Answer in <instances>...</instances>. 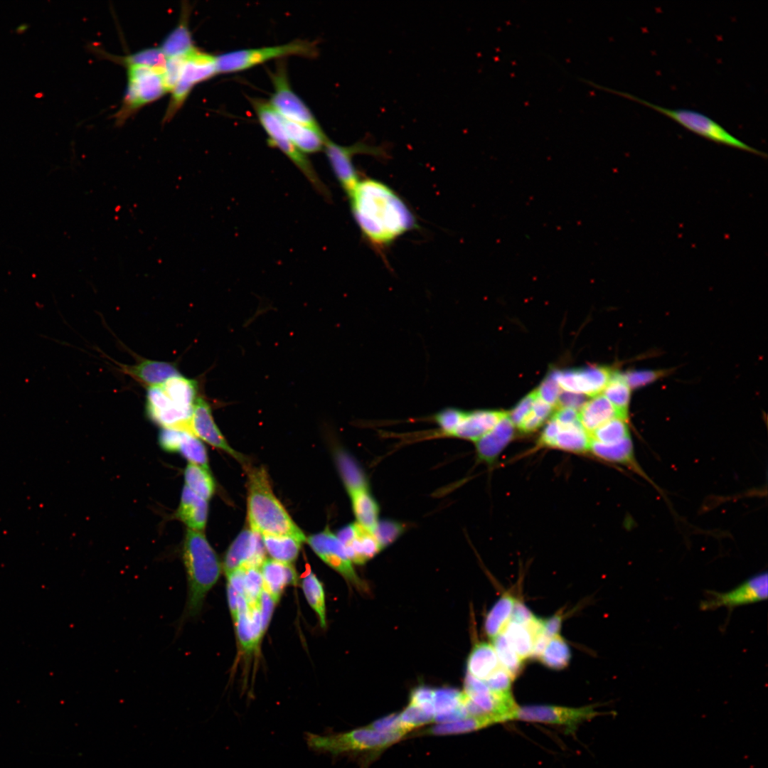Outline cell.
Wrapping results in <instances>:
<instances>
[{
	"mask_svg": "<svg viewBox=\"0 0 768 768\" xmlns=\"http://www.w3.org/2000/svg\"><path fill=\"white\" fill-rule=\"evenodd\" d=\"M348 196L362 235L377 249L385 248L417 226L409 206L383 182L359 179Z\"/></svg>",
	"mask_w": 768,
	"mask_h": 768,
	"instance_id": "cell-1",
	"label": "cell"
},
{
	"mask_svg": "<svg viewBox=\"0 0 768 768\" xmlns=\"http://www.w3.org/2000/svg\"><path fill=\"white\" fill-rule=\"evenodd\" d=\"M181 558L187 580V596L183 611L176 622V632L201 612L208 592L221 573L218 555L205 535L188 529L181 550Z\"/></svg>",
	"mask_w": 768,
	"mask_h": 768,
	"instance_id": "cell-2",
	"label": "cell"
},
{
	"mask_svg": "<svg viewBox=\"0 0 768 768\" xmlns=\"http://www.w3.org/2000/svg\"><path fill=\"white\" fill-rule=\"evenodd\" d=\"M247 516L250 529L260 535H289L302 542L306 538L272 490L266 471H249Z\"/></svg>",
	"mask_w": 768,
	"mask_h": 768,
	"instance_id": "cell-3",
	"label": "cell"
},
{
	"mask_svg": "<svg viewBox=\"0 0 768 768\" xmlns=\"http://www.w3.org/2000/svg\"><path fill=\"white\" fill-rule=\"evenodd\" d=\"M406 734L404 731L381 732L366 727L336 734L308 732L305 740L309 748L314 752L338 755L349 752H379L399 742Z\"/></svg>",
	"mask_w": 768,
	"mask_h": 768,
	"instance_id": "cell-4",
	"label": "cell"
},
{
	"mask_svg": "<svg viewBox=\"0 0 768 768\" xmlns=\"http://www.w3.org/2000/svg\"><path fill=\"white\" fill-rule=\"evenodd\" d=\"M600 88L647 106L667 116L689 131L712 142L751 152L761 156H766L765 154L740 140L722 125L703 113L686 109H669L653 104L627 92L605 87H601Z\"/></svg>",
	"mask_w": 768,
	"mask_h": 768,
	"instance_id": "cell-5",
	"label": "cell"
},
{
	"mask_svg": "<svg viewBox=\"0 0 768 768\" xmlns=\"http://www.w3.org/2000/svg\"><path fill=\"white\" fill-rule=\"evenodd\" d=\"M250 101L257 119L268 137V144L283 152L303 173L314 188L329 198V192L316 174L312 164L287 136L282 118L265 100L252 98Z\"/></svg>",
	"mask_w": 768,
	"mask_h": 768,
	"instance_id": "cell-6",
	"label": "cell"
},
{
	"mask_svg": "<svg viewBox=\"0 0 768 768\" xmlns=\"http://www.w3.org/2000/svg\"><path fill=\"white\" fill-rule=\"evenodd\" d=\"M316 46L307 40H294L285 44L227 52L215 56L218 73H231L252 68L267 61L296 55L314 58Z\"/></svg>",
	"mask_w": 768,
	"mask_h": 768,
	"instance_id": "cell-7",
	"label": "cell"
},
{
	"mask_svg": "<svg viewBox=\"0 0 768 768\" xmlns=\"http://www.w3.org/2000/svg\"><path fill=\"white\" fill-rule=\"evenodd\" d=\"M127 68V87L121 107L115 115L117 124H123L137 110L166 92L162 73L145 66L129 65Z\"/></svg>",
	"mask_w": 768,
	"mask_h": 768,
	"instance_id": "cell-8",
	"label": "cell"
},
{
	"mask_svg": "<svg viewBox=\"0 0 768 768\" xmlns=\"http://www.w3.org/2000/svg\"><path fill=\"white\" fill-rule=\"evenodd\" d=\"M218 74L215 56L195 48L186 55L179 79L171 91V97L164 118L171 120L187 99L196 84Z\"/></svg>",
	"mask_w": 768,
	"mask_h": 768,
	"instance_id": "cell-9",
	"label": "cell"
},
{
	"mask_svg": "<svg viewBox=\"0 0 768 768\" xmlns=\"http://www.w3.org/2000/svg\"><path fill=\"white\" fill-rule=\"evenodd\" d=\"M599 713L593 705L578 708L553 705L518 706L511 721L541 723L563 727L574 731L581 723L588 721Z\"/></svg>",
	"mask_w": 768,
	"mask_h": 768,
	"instance_id": "cell-10",
	"label": "cell"
},
{
	"mask_svg": "<svg viewBox=\"0 0 768 768\" xmlns=\"http://www.w3.org/2000/svg\"><path fill=\"white\" fill-rule=\"evenodd\" d=\"M270 74L274 88L269 102L272 108L284 119L321 129L309 108L289 85L284 64L279 63Z\"/></svg>",
	"mask_w": 768,
	"mask_h": 768,
	"instance_id": "cell-11",
	"label": "cell"
},
{
	"mask_svg": "<svg viewBox=\"0 0 768 768\" xmlns=\"http://www.w3.org/2000/svg\"><path fill=\"white\" fill-rule=\"evenodd\" d=\"M768 597V574L767 571L757 573L732 590L720 592L706 591V597L700 603L701 610H714L724 607H735L766 600Z\"/></svg>",
	"mask_w": 768,
	"mask_h": 768,
	"instance_id": "cell-12",
	"label": "cell"
},
{
	"mask_svg": "<svg viewBox=\"0 0 768 768\" xmlns=\"http://www.w3.org/2000/svg\"><path fill=\"white\" fill-rule=\"evenodd\" d=\"M331 167L343 189L348 194L358 181L359 174L353 164V156L357 154H368L383 156L385 151L380 146L357 142L351 146H342L329 139L324 149Z\"/></svg>",
	"mask_w": 768,
	"mask_h": 768,
	"instance_id": "cell-13",
	"label": "cell"
},
{
	"mask_svg": "<svg viewBox=\"0 0 768 768\" xmlns=\"http://www.w3.org/2000/svg\"><path fill=\"white\" fill-rule=\"evenodd\" d=\"M306 541L324 562L338 572L358 589L366 590V586L358 577L343 544L336 535L326 528L309 536Z\"/></svg>",
	"mask_w": 768,
	"mask_h": 768,
	"instance_id": "cell-14",
	"label": "cell"
},
{
	"mask_svg": "<svg viewBox=\"0 0 768 768\" xmlns=\"http://www.w3.org/2000/svg\"><path fill=\"white\" fill-rule=\"evenodd\" d=\"M146 412L151 421L163 428L191 432L190 422L193 411L176 405L168 397L160 385L148 387Z\"/></svg>",
	"mask_w": 768,
	"mask_h": 768,
	"instance_id": "cell-15",
	"label": "cell"
},
{
	"mask_svg": "<svg viewBox=\"0 0 768 768\" xmlns=\"http://www.w3.org/2000/svg\"><path fill=\"white\" fill-rule=\"evenodd\" d=\"M265 550L260 534L251 529L242 530L225 555L223 567L225 575L239 568L260 567L265 560Z\"/></svg>",
	"mask_w": 768,
	"mask_h": 768,
	"instance_id": "cell-16",
	"label": "cell"
},
{
	"mask_svg": "<svg viewBox=\"0 0 768 768\" xmlns=\"http://www.w3.org/2000/svg\"><path fill=\"white\" fill-rule=\"evenodd\" d=\"M612 371L609 368L597 366L559 371L558 382L566 391L594 397L604 390Z\"/></svg>",
	"mask_w": 768,
	"mask_h": 768,
	"instance_id": "cell-17",
	"label": "cell"
},
{
	"mask_svg": "<svg viewBox=\"0 0 768 768\" xmlns=\"http://www.w3.org/2000/svg\"><path fill=\"white\" fill-rule=\"evenodd\" d=\"M190 431L200 439L245 463L243 456L228 444L214 421L210 404L201 397H198L193 407Z\"/></svg>",
	"mask_w": 768,
	"mask_h": 768,
	"instance_id": "cell-18",
	"label": "cell"
},
{
	"mask_svg": "<svg viewBox=\"0 0 768 768\" xmlns=\"http://www.w3.org/2000/svg\"><path fill=\"white\" fill-rule=\"evenodd\" d=\"M351 562L364 564L382 549L371 530L358 523L342 528L336 535Z\"/></svg>",
	"mask_w": 768,
	"mask_h": 768,
	"instance_id": "cell-19",
	"label": "cell"
},
{
	"mask_svg": "<svg viewBox=\"0 0 768 768\" xmlns=\"http://www.w3.org/2000/svg\"><path fill=\"white\" fill-rule=\"evenodd\" d=\"M239 642L247 652L257 646L263 634L259 607H250L243 595L238 594L237 615L234 619Z\"/></svg>",
	"mask_w": 768,
	"mask_h": 768,
	"instance_id": "cell-20",
	"label": "cell"
},
{
	"mask_svg": "<svg viewBox=\"0 0 768 768\" xmlns=\"http://www.w3.org/2000/svg\"><path fill=\"white\" fill-rule=\"evenodd\" d=\"M506 412L488 410L465 411L451 437L477 442L506 415Z\"/></svg>",
	"mask_w": 768,
	"mask_h": 768,
	"instance_id": "cell-21",
	"label": "cell"
},
{
	"mask_svg": "<svg viewBox=\"0 0 768 768\" xmlns=\"http://www.w3.org/2000/svg\"><path fill=\"white\" fill-rule=\"evenodd\" d=\"M513 434L514 425L507 412L491 430L476 442L479 460L488 464L494 463L511 442Z\"/></svg>",
	"mask_w": 768,
	"mask_h": 768,
	"instance_id": "cell-22",
	"label": "cell"
},
{
	"mask_svg": "<svg viewBox=\"0 0 768 768\" xmlns=\"http://www.w3.org/2000/svg\"><path fill=\"white\" fill-rule=\"evenodd\" d=\"M121 370L148 387L161 385L180 374L175 363L148 359L132 366H122Z\"/></svg>",
	"mask_w": 768,
	"mask_h": 768,
	"instance_id": "cell-23",
	"label": "cell"
},
{
	"mask_svg": "<svg viewBox=\"0 0 768 768\" xmlns=\"http://www.w3.org/2000/svg\"><path fill=\"white\" fill-rule=\"evenodd\" d=\"M260 569L263 580V590L269 593L276 602L279 601L286 586L297 583V575L290 563L265 559Z\"/></svg>",
	"mask_w": 768,
	"mask_h": 768,
	"instance_id": "cell-24",
	"label": "cell"
},
{
	"mask_svg": "<svg viewBox=\"0 0 768 768\" xmlns=\"http://www.w3.org/2000/svg\"><path fill=\"white\" fill-rule=\"evenodd\" d=\"M208 501L197 495L186 486L182 490L181 501L176 513V518L191 530L204 529L208 518Z\"/></svg>",
	"mask_w": 768,
	"mask_h": 768,
	"instance_id": "cell-25",
	"label": "cell"
},
{
	"mask_svg": "<svg viewBox=\"0 0 768 768\" xmlns=\"http://www.w3.org/2000/svg\"><path fill=\"white\" fill-rule=\"evenodd\" d=\"M578 415L581 425L589 434L610 420L619 418L625 420L616 407L601 394L586 402Z\"/></svg>",
	"mask_w": 768,
	"mask_h": 768,
	"instance_id": "cell-26",
	"label": "cell"
},
{
	"mask_svg": "<svg viewBox=\"0 0 768 768\" xmlns=\"http://www.w3.org/2000/svg\"><path fill=\"white\" fill-rule=\"evenodd\" d=\"M189 6H183L176 26L165 37L160 49L168 58L184 55L196 48L188 27Z\"/></svg>",
	"mask_w": 768,
	"mask_h": 768,
	"instance_id": "cell-27",
	"label": "cell"
},
{
	"mask_svg": "<svg viewBox=\"0 0 768 768\" xmlns=\"http://www.w3.org/2000/svg\"><path fill=\"white\" fill-rule=\"evenodd\" d=\"M589 450L603 460L626 465L642 474L634 457L631 437L614 443H602L591 439Z\"/></svg>",
	"mask_w": 768,
	"mask_h": 768,
	"instance_id": "cell-28",
	"label": "cell"
},
{
	"mask_svg": "<svg viewBox=\"0 0 768 768\" xmlns=\"http://www.w3.org/2000/svg\"><path fill=\"white\" fill-rule=\"evenodd\" d=\"M286 133L293 144L303 154H313L324 149L329 138L322 129L318 130L308 126L282 118Z\"/></svg>",
	"mask_w": 768,
	"mask_h": 768,
	"instance_id": "cell-29",
	"label": "cell"
},
{
	"mask_svg": "<svg viewBox=\"0 0 768 768\" xmlns=\"http://www.w3.org/2000/svg\"><path fill=\"white\" fill-rule=\"evenodd\" d=\"M500 720L492 715H468L462 719L444 723H437L425 730L422 734L431 735H449L464 734L488 727Z\"/></svg>",
	"mask_w": 768,
	"mask_h": 768,
	"instance_id": "cell-30",
	"label": "cell"
},
{
	"mask_svg": "<svg viewBox=\"0 0 768 768\" xmlns=\"http://www.w3.org/2000/svg\"><path fill=\"white\" fill-rule=\"evenodd\" d=\"M500 666L492 644L481 642L472 649L467 659V671L484 681Z\"/></svg>",
	"mask_w": 768,
	"mask_h": 768,
	"instance_id": "cell-31",
	"label": "cell"
},
{
	"mask_svg": "<svg viewBox=\"0 0 768 768\" xmlns=\"http://www.w3.org/2000/svg\"><path fill=\"white\" fill-rule=\"evenodd\" d=\"M168 397L178 406L193 410L198 398V382L180 374L168 379L161 385Z\"/></svg>",
	"mask_w": 768,
	"mask_h": 768,
	"instance_id": "cell-32",
	"label": "cell"
},
{
	"mask_svg": "<svg viewBox=\"0 0 768 768\" xmlns=\"http://www.w3.org/2000/svg\"><path fill=\"white\" fill-rule=\"evenodd\" d=\"M336 458L341 479L349 495L356 491L369 489L368 481L363 471L351 455L339 450Z\"/></svg>",
	"mask_w": 768,
	"mask_h": 768,
	"instance_id": "cell-33",
	"label": "cell"
},
{
	"mask_svg": "<svg viewBox=\"0 0 768 768\" xmlns=\"http://www.w3.org/2000/svg\"><path fill=\"white\" fill-rule=\"evenodd\" d=\"M591 438L580 422L561 425L553 448L575 453H582L590 449Z\"/></svg>",
	"mask_w": 768,
	"mask_h": 768,
	"instance_id": "cell-34",
	"label": "cell"
},
{
	"mask_svg": "<svg viewBox=\"0 0 768 768\" xmlns=\"http://www.w3.org/2000/svg\"><path fill=\"white\" fill-rule=\"evenodd\" d=\"M350 496L356 523L372 530L379 521L380 508L377 501L369 489L356 491Z\"/></svg>",
	"mask_w": 768,
	"mask_h": 768,
	"instance_id": "cell-35",
	"label": "cell"
},
{
	"mask_svg": "<svg viewBox=\"0 0 768 768\" xmlns=\"http://www.w3.org/2000/svg\"><path fill=\"white\" fill-rule=\"evenodd\" d=\"M516 599L508 592L504 593L488 613L484 630L489 637L494 639L502 633L510 621Z\"/></svg>",
	"mask_w": 768,
	"mask_h": 768,
	"instance_id": "cell-36",
	"label": "cell"
},
{
	"mask_svg": "<svg viewBox=\"0 0 768 768\" xmlns=\"http://www.w3.org/2000/svg\"><path fill=\"white\" fill-rule=\"evenodd\" d=\"M265 550L272 559L291 563L298 556L302 541L289 535H261Z\"/></svg>",
	"mask_w": 768,
	"mask_h": 768,
	"instance_id": "cell-37",
	"label": "cell"
},
{
	"mask_svg": "<svg viewBox=\"0 0 768 768\" xmlns=\"http://www.w3.org/2000/svg\"><path fill=\"white\" fill-rule=\"evenodd\" d=\"M185 486L206 501L214 494L215 482L208 469L188 463L183 471Z\"/></svg>",
	"mask_w": 768,
	"mask_h": 768,
	"instance_id": "cell-38",
	"label": "cell"
},
{
	"mask_svg": "<svg viewBox=\"0 0 768 768\" xmlns=\"http://www.w3.org/2000/svg\"><path fill=\"white\" fill-rule=\"evenodd\" d=\"M503 633L522 661L532 657L536 637L527 625L509 622Z\"/></svg>",
	"mask_w": 768,
	"mask_h": 768,
	"instance_id": "cell-39",
	"label": "cell"
},
{
	"mask_svg": "<svg viewBox=\"0 0 768 768\" xmlns=\"http://www.w3.org/2000/svg\"><path fill=\"white\" fill-rule=\"evenodd\" d=\"M602 392L603 395L616 407L623 419L627 421L631 391L624 375L613 370Z\"/></svg>",
	"mask_w": 768,
	"mask_h": 768,
	"instance_id": "cell-40",
	"label": "cell"
},
{
	"mask_svg": "<svg viewBox=\"0 0 768 768\" xmlns=\"http://www.w3.org/2000/svg\"><path fill=\"white\" fill-rule=\"evenodd\" d=\"M109 59L124 65L145 66L163 73L166 57L160 48H149L123 57H117L106 54Z\"/></svg>",
	"mask_w": 768,
	"mask_h": 768,
	"instance_id": "cell-41",
	"label": "cell"
},
{
	"mask_svg": "<svg viewBox=\"0 0 768 768\" xmlns=\"http://www.w3.org/2000/svg\"><path fill=\"white\" fill-rule=\"evenodd\" d=\"M570 658L571 652L568 644L558 634L548 641L538 658L545 666L560 670L568 666Z\"/></svg>",
	"mask_w": 768,
	"mask_h": 768,
	"instance_id": "cell-42",
	"label": "cell"
},
{
	"mask_svg": "<svg viewBox=\"0 0 768 768\" xmlns=\"http://www.w3.org/2000/svg\"><path fill=\"white\" fill-rule=\"evenodd\" d=\"M302 587L308 603L319 617L320 625L321 627H325L326 624V604L322 584L316 576L310 572L303 578Z\"/></svg>",
	"mask_w": 768,
	"mask_h": 768,
	"instance_id": "cell-43",
	"label": "cell"
},
{
	"mask_svg": "<svg viewBox=\"0 0 768 768\" xmlns=\"http://www.w3.org/2000/svg\"><path fill=\"white\" fill-rule=\"evenodd\" d=\"M179 452L190 463L208 469V459L206 447L201 440L188 431L183 430L177 447Z\"/></svg>",
	"mask_w": 768,
	"mask_h": 768,
	"instance_id": "cell-44",
	"label": "cell"
},
{
	"mask_svg": "<svg viewBox=\"0 0 768 768\" xmlns=\"http://www.w3.org/2000/svg\"><path fill=\"white\" fill-rule=\"evenodd\" d=\"M500 666L512 677L516 678L522 669V660L508 644L503 633L492 639Z\"/></svg>",
	"mask_w": 768,
	"mask_h": 768,
	"instance_id": "cell-45",
	"label": "cell"
},
{
	"mask_svg": "<svg viewBox=\"0 0 768 768\" xmlns=\"http://www.w3.org/2000/svg\"><path fill=\"white\" fill-rule=\"evenodd\" d=\"M590 436L594 441L614 443L630 437V433L626 421L614 418L600 425Z\"/></svg>",
	"mask_w": 768,
	"mask_h": 768,
	"instance_id": "cell-46",
	"label": "cell"
},
{
	"mask_svg": "<svg viewBox=\"0 0 768 768\" xmlns=\"http://www.w3.org/2000/svg\"><path fill=\"white\" fill-rule=\"evenodd\" d=\"M244 569V594L248 605L257 607L263 591V580L260 567H250Z\"/></svg>",
	"mask_w": 768,
	"mask_h": 768,
	"instance_id": "cell-47",
	"label": "cell"
},
{
	"mask_svg": "<svg viewBox=\"0 0 768 768\" xmlns=\"http://www.w3.org/2000/svg\"><path fill=\"white\" fill-rule=\"evenodd\" d=\"M371 531L383 549L399 538L404 532V526L398 521L385 519L378 521Z\"/></svg>",
	"mask_w": 768,
	"mask_h": 768,
	"instance_id": "cell-48",
	"label": "cell"
},
{
	"mask_svg": "<svg viewBox=\"0 0 768 768\" xmlns=\"http://www.w3.org/2000/svg\"><path fill=\"white\" fill-rule=\"evenodd\" d=\"M464 412L456 407H447L434 414L432 416V420L439 427L437 432L438 434L443 437H451L460 423Z\"/></svg>",
	"mask_w": 768,
	"mask_h": 768,
	"instance_id": "cell-49",
	"label": "cell"
},
{
	"mask_svg": "<svg viewBox=\"0 0 768 768\" xmlns=\"http://www.w3.org/2000/svg\"><path fill=\"white\" fill-rule=\"evenodd\" d=\"M399 715L401 728L408 732L411 730L434 722V717L420 708L409 704Z\"/></svg>",
	"mask_w": 768,
	"mask_h": 768,
	"instance_id": "cell-50",
	"label": "cell"
},
{
	"mask_svg": "<svg viewBox=\"0 0 768 768\" xmlns=\"http://www.w3.org/2000/svg\"><path fill=\"white\" fill-rule=\"evenodd\" d=\"M186 55L166 58L162 73V80L166 92H171L175 87L182 68Z\"/></svg>",
	"mask_w": 768,
	"mask_h": 768,
	"instance_id": "cell-51",
	"label": "cell"
},
{
	"mask_svg": "<svg viewBox=\"0 0 768 768\" xmlns=\"http://www.w3.org/2000/svg\"><path fill=\"white\" fill-rule=\"evenodd\" d=\"M559 370H551L536 389L538 396L547 403L555 407L560 391L558 382Z\"/></svg>",
	"mask_w": 768,
	"mask_h": 768,
	"instance_id": "cell-52",
	"label": "cell"
},
{
	"mask_svg": "<svg viewBox=\"0 0 768 768\" xmlns=\"http://www.w3.org/2000/svg\"><path fill=\"white\" fill-rule=\"evenodd\" d=\"M513 680L510 674L500 666L484 682L491 692L503 695L512 693L511 684Z\"/></svg>",
	"mask_w": 768,
	"mask_h": 768,
	"instance_id": "cell-53",
	"label": "cell"
},
{
	"mask_svg": "<svg viewBox=\"0 0 768 768\" xmlns=\"http://www.w3.org/2000/svg\"><path fill=\"white\" fill-rule=\"evenodd\" d=\"M666 374V370H643L629 371L624 377L630 388H638L646 385Z\"/></svg>",
	"mask_w": 768,
	"mask_h": 768,
	"instance_id": "cell-54",
	"label": "cell"
},
{
	"mask_svg": "<svg viewBox=\"0 0 768 768\" xmlns=\"http://www.w3.org/2000/svg\"><path fill=\"white\" fill-rule=\"evenodd\" d=\"M434 690L419 686L411 692L409 704L420 708L434 718Z\"/></svg>",
	"mask_w": 768,
	"mask_h": 768,
	"instance_id": "cell-55",
	"label": "cell"
},
{
	"mask_svg": "<svg viewBox=\"0 0 768 768\" xmlns=\"http://www.w3.org/2000/svg\"><path fill=\"white\" fill-rule=\"evenodd\" d=\"M536 397L537 393L535 390L523 398L512 411L510 413H508L509 419L514 426L518 427L526 415L530 412Z\"/></svg>",
	"mask_w": 768,
	"mask_h": 768,
	"instance_id": "cell-56",
	"label": "cell"
},
{
	"mask_svg": "<svg viewBox=\"0 0 768 768\" xmlns=\"http://www.w3.org/2000/svg\"><path fill=\"white\" fill-rule=\"evenodd\" d=\"M587 402V398L582 393L570 391H561L559 394L555 408L570 407L580 410Z\"/></svg>",
	"mask_w": 768,
	"mask_h": 768,
	"instance_id": "cell-57",
	"label": "cell"
},
{
	"mask_svg": "<svg viewBox=\"0 0 768 768\" xmlns=\"http://www.w3.org/2000/svg\"><path fill=\"white\" fill-rule=\"evenodd\" d=\"M276 603L270 594L263 590L258 604L263 632L265 631L269 624Z\"/></svg>",
	"mask_w": 768,
	"mask_h": 768,
	"instance_id": "cell-58",
	"label": "cell"
},
{
	"mask_svg": "<svg viewBox=\"0 0 768 768\" xmlns=\"http://www.w3.org/2000/svg\"><path fill=\"white\" fill-rule=\"evenodd\" d=\"M366 727L381 732L403 731L401 728L398 714H392L380 718Z\"/></svg>",
	"mask_w": 768,
	"mask_h": 768,
	"instance_id": "cell-59",
	"label": "cell"
},
{
	"mask_svg": "<svg viewBox=\"0 0 768 768\" xmlns=\"http://www.w3.org/2000/svg\"><path fill=\"white\" fill-rule=\"evenodd\" d=\"M535 617V616L522 602L516 599L513 607L509 622L521 625H526Z\"/></svg>",
	"mask_w": 768,
	"mask_h": 768,
	"instance_id": "cell-60",
	"label": "cell"
},
{
	"mask_svg": "<svg viewBox=\"0 0 768 768\" xmlns=\"http://www.w3.org/2000/svg\"><path fill=\"white\" fill-rule=\"evenodd\" d=\"M560 430V425L552 418L544 428L538 442L540 447H552L554 440Z\"/></svg>",
	"mask_w": 768,
	"mask_h": 768,
	"instance_id": "cell-61",
	"label": "cell"
},
{
	"mask_svg": "<svg viewBox=\"0 0 768 768\" xmlns=\"http://www.w3.org/2000/svg\"><path fill=\"white\" fill-rule=\"evenodd\" d=\"M562 619L563 614L560 612L546 619H543V634L549 639L559 634L558 633L561 628Z\"/></svg>",
	"mask_w": 768,
	"mask_h": 768,
	"instance_id": "cell-62",
	"label": "cell"
},
{
	"mask_svg": "<svg viewBox=\"0 0 768 768\" xmlns=\"http://www.w3.org/2000/svg\"><path fill=\"white\" fill-rule=\"evenodd\" d=\"M553 418L561 425H568L580 422L577 411L570 407L556 408Z\"/></svg>",
	"mask_w": 768,
	"mask_h": 768,
	"instance_id": "cell-63",
	"label": "cell"
},
{
	"mask_svg": "<svg viewBox=\"0 0 768 768\" xmlns=\"http://www.w3.org/2000/svg\"><path fill=\"white\" fill-rule=\"evenodd\" d=\"M553 406L540 398L537 395V397L535 398L533 403L531 411L539 419L545 422V420L548 419L550 415H551L553 410Z\"/></svg>",
	"mask_w": 768,
	"mask_h": 768,
	"instance_id": "cell-64",
	"label": "cell"
}]
</instances>
